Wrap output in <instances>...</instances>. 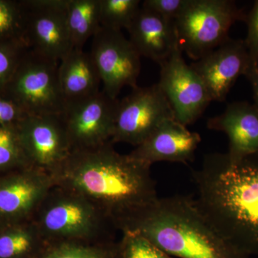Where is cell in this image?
<instances>
[{"label":"cell","mask_w":258,"mask_h":258,"mask_svg":"<svg viewBox=\"0 0 258 258\" xmlns=\"http://www.w3.org/2000/svg\"><path fill=\"white\" fill-rule=\"evenodd\" d=\"M180 47L161 62L159 88L181 124L195 123L212 101L203 80L186 64Z\"/></svg>","instance_id":"9c48e42d"},{"label":"cell","mask_w":258,"mask_h":258,"mask_svg":"<svg viewBox=\"0 0 258 258\" xmlns=\"http://www.w3.org/2000/svg\"><path fill=\"white\" fill-rule=\"evenodd\" d=\"M59 63L33 50L22 57L5 89L27 114H63L66 103L59 83Z\"/></svg>","instance_id":"8992f818"},{"label":"cell","mask_w":258,"mask_h":258,"mask_svg":"<svg viewBox=\"0 0 258 258\" xmlns=\"http://www.w3.org/2000/svg\"><path fill=\"white\" fill-rule=\"evenodd\" d=\"M18 41L26 45L23 8L0 0V43L19 44Z\"/></svg>","instance_id":"cb8c5ba5"},{"label":"cell","mask_w":258,"mask_h":258,"mask_svg":"<svg viewBox=\"0 0 258 258\" xmlns=\"http://www.w3.org/2000/svg\"><path fill=\"white\" fill-rule=\"evenodd\" d=\"M37 258H120V244L114 241L46 243Z\"/></svg>","instance_id":"44dd1931"},{"label":"cell","mask_w":258,"mask_h":258,"mask_svg":"<svg viewBox=\"0 0 258 258\" xmlns=\"http://www.w3.org/2000/svg\"><path fill=\"white\" fill-rule=\"evenodd\" d=\"M117 228L138 232L173 257L249 258L222 237L188 197L158 198Z\"/></svg>","instance_id":"3957f363"},{"label":"cell","mask_w":258,"mask_h":258,"mask_svg":"<svg viewBox=\"0 0 258 258\" xmlns=\"http://www.w3.org/2000/svg\"><path fill=\"white\" fill-rule=\"evenodd\" d=\"M55 185L52 174L32 166L0 176V226L32 220Z\"/></svg>","instance_id":"4fadbf2b"},{"label":"cell","mask_w":258,"mask_h":258,"mask_svg":"<svg viewBox=\"0 0 258 258\" xmlns=\"http://www.w3.org/2000/svg\"><path fill=\"white\" fill-rule=\"evenodd\" d=\"M246 16L234 1L191 0L174 21L180 49L198 60L230 38L232 25Z\"/></svg>","instance_id":"5b68a950"},{"label":"cell","mask_w":258,"mask_h":258,"mask_svg":"<svg viewBox=\"0 0 258 258\" xmlns=\"http://www.w3.org/2000/svg\"><path fill=\"white\" fill-rule=\"evenodd\" d=\"M45 245L32 220L0 226V258H37Z\"/></svg>","instance_id":"d6986e66"},{"label":"cell","mask_w":258,"mask_h":258,"mask_svg":"<svg viewBox=\"0 0 258 258\" xmlns=\"http://www.w3.org/2000/svg\"><path fill=\"white\" fill-rule=\"evenodd\" d=\"M21 44L0 43V91L6 88L22 59L19 53Z\"/></svg>","instance_id":"484cf974"},{"label":"cell","mask_w":258,"mask_h":258,"mask_svg":"<svg viewBox=\"0 0 258 258\" xmlns=\"http://www.w3.org/2000/svg\"><path fill=\"white\" fill-rule=\"evenodd\" d=\"M175 118L159 85L134 88L118 103L112 144L140 145L164 120Z\"/></svg>","instance_id":"52a82bcc"},{"label":"cell","mask_w":258,"mask_h":258,"mask_svg":"<svg viewBox=\"0 0 258 258\" xmlns=\"http://www.w3.org/2000/svg\"><path fill=\"white\" fill-rule=\"evenodd\" d=\"M17 128L32 167L52 174L72 152L62 115H28Z\"/></svg>","instance_id":"7c38bea8"},{"label":"cell","mask_w":258,"mask_h":258,"mask_svg":"<svg viewBox=\"0 0 258 258\" xmlns=\"http://www.w3.org/2000/svg\"><path fill=\"white\" fill-rule=\"evenodd\" d=\"M32 221L46 243L113 241L117 228L82 195L55 186L38 207Z\"/></svg>","instance_id":"277c9868"},{"label":"cell","mask_w":258,"mask_h":258,"mask_svg":"<svg viewBox=\"0 0 258 258\" xmlns=\"http://www.w3.org/2000/svg\"><path fill=\"white\" fill-rule=\"evenodd\" d=\"M193 178L204 216L235 248L258 256V153L237 159L208 154Z\"/></svg>","instance_id":"7a4b0ae2"},{"label":"cell","mask_w":258,"mask_h":258,"mask_svg":"<svg viewBox=\"0 0 258 258\" xmlns=\"http://www.w3.org/2000/svg\"><path fill=\"white\" fill-rule=\"evenodd\" d=\"M118 103L117 98L103 91L66 105L62 117L72 151L93 149L111 142Z\"/></svg>","instance_id":"30bf717a"},{"label":"cell","mask_w":258,"mask_h":258,"mask_svg":"<svg viewBox=\"0 0 258 258\" xmlns=\"http://www.w3.org/2000/svg\"><path fill=\"white\" fill-rule=\"evenodd\" d=\"M52 176L55 186L82 195L116 228L122 220L158 198L151 166L120 154L111 142L72 151Z\"/></svg>","instance_id":"6da1fadb"},{"label":"cell","mask_w":258,"mask_h":258,"mask_svg":"<svg viewBox=\"0 0 258 258\" xmlns=\"http://www.w3.org/2000/svg\"><path fill=\"white\" fill-rule=\"evenodd\" d=\"M245 21L247 35L244 43L250 57H258V0L254 2L253 7L246 16Z\"/></svg>","instance_id":"f1b7e54d"},{"label":"cell","mask_w":258,"mask_h":258,"mask_svg":"<svg viewBox=\"0 0 258 258\" xmlns=\"http://www.w3.org/2000/svg\"><path fill=\"white\" fill-rule=\"evenodd\" d=\"M244 76L250 83L253 91L254 105L258 109V57H250L248 68Z\"/></svg>","instance_id":"f546056e"},{"label":"cell","mask_w":258,"mask_h":258,"mask_svg":"<svg viewBox=\"0 0 258 258\" xmlns=\"http://www.w3.org/2000/svg\"><path fill=\"white\" fill-rule=\"evenodd\" d=\"M127 30L129 41L139 55L159 64L179 47L175 22L142 6Z\"/></svg>","instance_id":"2e32d148"},{"label":"cell","mask_w":258,"mask_h":258,"mask_svg":"<svg viewBox=\"0 0 258 258\" xmlns=\"http://www.w3.org/2000/svg\"><path fill=\"white\" fill-rule=\"evenodd\" d=\"M249 62L244 40L230 37L190 66L203 80L212 101L222 102L237 79L244 76Z\"/></svg>","instance_id":"5bb4252c"},{"label":"cell","mask_w":258,"mask_h":258,"mask_svg":"<svg viewBox=\"0 0 258 258\" xmlns=\"http://www.w3.org/2000/svg\"><path fill=\"white\" fill-rule=\"evenodd\" d=\"M58 79L66 105L98 94L101 80L89 52L72 49L58 66Z\"/></svg>","instance_id":"ac0fdd59"},{"label":"cell","mask_w":258,"mask_h":258,"mask_svg":"<svg viewBox=\"0 0 258 258\" xmlns=\"http://www.w3.org/2000/svg\"><path fill=\"white\" fill-rule=\"evenodd\" d=\"M140 0H100L101 26L121 31L128 29L141 8Z\"/></svg>","instance_id":"603a6c76"},{"label":"cell","mask_w":258,"mask_h":258,"mask_svg":"<svg viewBox=\"0 0 258 258\" xmlns=\"http://www.w3.org/2000/svg\"><path fill=\"white\" fill-rule=\"evenodd\" d=\"M89 53L108 96L116 99L125 86H138L141 56L121 31L101 26L93 37Z\"/></svg>","instance_id":"ba28073f"},{"label":"cell","mask_w":258,"mask_h":258,"mask_svg":"<svg viewBox=\"0 0 258 258\" xmlns=\"http://www.w3.org/2000/svg\"><path fill=\"white\" fill-rule=\"evenodd\" d=\"M201 142L200 134L190 132L175 118H170L164 120L128 154L150 166L159 161L186 164L195 159Z\"/></svg>","instance_id":"9a60e30c"},{"label":"cell","mask_w":258,"mask_h":258,"mask_svg":"<svg viewBox=\"0 0 258 258\" xmlns=\"http://www.w3.org/2000/svg\"><path fill=\"white\" fill-rule=\"evenodd\" d=\"M121 232L120 258H175L161 250L138 232L128 230Z\"/></svg>","instance_id":"d4e9b609"},{"label":"cell","mask_w":258,"mask_h":258,"mask_svg":"<svg viewBox=\"0 0 258 258\" xmlns=\"http://www.w3.org/2000/svg\"><path fill=\"white\" fill-rule=\"evenodd\" d=\"M28 114L11 97H0V125H17Z\"/></svg>","instance_id":"83f0119b"},{"label":"cell","mask_w":258,"mask_h":258,"mask_svg":"<svg viewBox=\"0 0 258 258\" xmlns=\"http://www.w3.org/2000/svg\"><path fill=\"white\" fill-rule=\"evenodd\" d=\"M191 0H145L142 8L160 15L168 20L179 18L189 5Z\"/></svg>","instance_id":"4316f807"},{"label":"cell","mask_w":258,"mask_h":258,"mask_svg":"<svg viewBox=\"0 0 258 258\" xmlns=\"http://www.w3.org/2000/svg\"><path fill=\"white\" fill-rule=\"evenodd\" d=\"M69 0H34L23 3L25 42L31 50L60 61L72 50L67 23Z\"/></svg>","instance_id":"8fae6325"},{"label":"cell","mask_w":258,"mask_h":258,"mask_svg":"<svg viewBox=\"0 0 258 258\" xmlns=\"http://www.w3.org/2000/svg\"><path fill=\"white\" fill-rule=\"evenodd\" d=\"M210 130L228 137V155L237 159L258 153V109L248 102H233L220 115L207 123Z\"/></svg>","instance_id":"e0dca14e"},{"label":"cell","mask_w":258,"mask_h":258,"mask_svg":"<svg viewBox=\"0 0 258 258\" xmlns=\"http://www.w3.org/2000/svg\"><path fill=\"white\" fill-rule=\"evenodd\" d=\"M28 166L17 125H0V176Z\"/></svg>","instance_id":"7402d4cb"},{"label":"cell","mask_w":258,"mask_h":258,"mask_svg":"<svg viewBox=\"0 0 258 258\" xmlns=\"http://www.w3.org/2000/svg\"><path fill=\"white\" fill-rule=\"evenodd\" d=\"M67 23L72 49L83 50L101 28L100 0H69Z\"/></svg>","instance_id":"ffe728a7"}]
</instances>
